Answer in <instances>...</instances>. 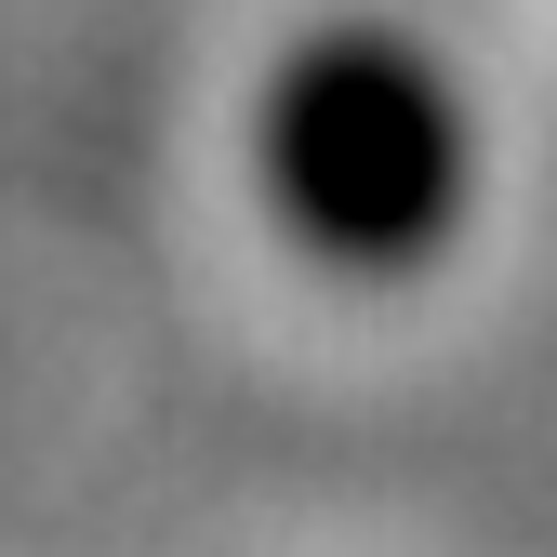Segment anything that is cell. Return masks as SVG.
<instances>
[{
    "instance_id": "1",
    "label": "cell",
    "mask_w": 557,
    "mask_h": 557,
    "mask_svg": "<svg viewBox=\"0 0 557 557\" xmlns=\"http://www.w3.org/2000/svg\"><path fill=\"white\" fill-rule=\"evenodd\" d=\"M278 186L332 252H411L465 199V120L425 53L398 40H319L278 94Z\"/></svg>"
}]
</instances>
